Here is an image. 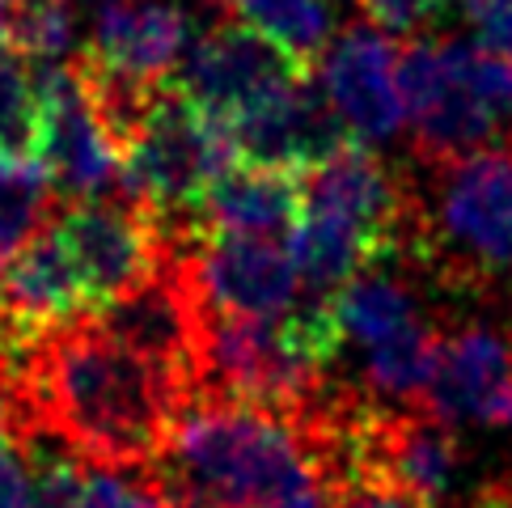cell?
Listing matches in <instances>:
<instances>
[{"instance_id": "obj_1", "label": "cell", "mask_w": 512, "mask_h": 508, "mask_svg": "<svg viewBox=\"0 0 512 508\" xmlns=\"http://www.w3.org/2000/svg\"><path fill=\"white\" fill-rule=\"evenodd\" d=\"M191 386L81 314L34 339L17 377L22 441L56 437L89 466L149 470Z\"/></svg>"}, {"instance_id": "obj_2", "label": "cell", "mask_w": 512, "mask_h": 508, "mask_svg": "<svg viewBox=\"0 0 512 508\" xmlns=\"http://www.w3.org/2000/svg\"><path fill=\"white\" fill-rule=\"evenodd\" d=\"M314 403L276 411L191 394L144 475L170 508H331L343 479Z\"/></svg>"}, {"instance_id": "obj_3", "label": "cell", "mask_w": 512, "mask_h": 508, "mask_svg": "<svg viewBox=\"0 0 512 508\" xmlns=\"http://www.w3.org/2000/svg\"><path fill=\"white\" fill-rule=\"evenodd\" d=\"M402 263L453 297L512 301V144L419 161Z\"/></svg>"}, {"instance_id": "obj_4", "label": "cell", "mask_w": 512, "mask_h": 508, "mask_svg": "<svg viewBox=\"0 0 512 508\" xmlns=\"http://www.w3.org/2000/svg\"><path fill=\"white\" fill-rule=\"evenodd\" d=\"M398 94L411 123L415 161H449L504 144L487 102L470 81L462 39H411L398 47Z\"/></svg>"}, {"instance_id": "obj_5", "label": "cell", "mask_w": 512, "mask_h": 508, "mask_svg": "<svg viewBox=\"0 0 512 508\" xmlns=\"http://www.w3.org/2000/svg\"><path fill=\"white\" fill-rule=\"evenodd\" d=\"M301 212L343 229L369 259H402L411 238V174H398L364 144L301 174Z\"/></svg>"}, {"instance_id": "obj_6", "label": "cell", "mask_w": 512, "mask_h": 508, "mask_svg": "<svg viewBox=\"0 0 512 508\" xmlns=\"http://www.w3.org/2000/svg\"><path fill=\"white\" fill-rule=\"evenodd\" d=\"M39 77V132H34V166L47 174L56 195L106 199L123 187L119 144L89 102L77 60L34 64Z\"/></svg>"}, {"instance_id": "obj_7", "label": "cell", "mask_w": 512, "mask_h": 508, "mask_svg": "<svg viewBox=\"0 0 512 508\" xmlns=\"http://www.w3.org/2000/svg\"><path fill=\"white\" fill-rule=\"evenodd\" d=\"M199 305L216 314H284L301 301V276L280 238L204 229L191 246L174 250Z\"/></svg>"}, {"instance_id": "obj_8", "label": "cell", "mask_w": 512, "mask_h": 508, "mask_svg": "<svg viewBox=\"0 0 512 508\" xmlns=\"http://www.w3.org/2000/svg\"><path fill=\"white\" fill-rule=\"evenodd\" d=\"M297 77H305V68L292 64L267 34H259L242 17H221L182 51L174 85L199 111L229 123L233 115L280 94Z\"/></svg>"}, {"instance_id": "obj_9", "label": "cell", "mask_w": 512, "mask_h": 508, "mask_svg": "<svg viewBox=\"0 0 512 508\" xmlns=\"http://www.w3.org/2000/svg\"><path fill=\"white\" fill-rule=\"evenodd\" d=\"M89 314H94V322L115 343H123L127 352L170 369L174 377H182L191 386L204 305H199L174 250L144 280H136L132 288H123L115 297H106L98 310H89Z\"/></svg>"}, {"instance_id": "obj_10", "label": "cell", "mask_w": 512, "mask_h": 508, "mask_svg": "<svg viewBox=\"0 0 512 508\" xmlns=\"http://www.w3.org/2000/svg\"><path fill=\"white\" fill-rule=\"evenodd\" d=\"M419 403L449 424L512 428V331L479 318L441 326Z\"/></svg>"}, {"instance_id": "obj_11", "label": "cell", "mask_w": 512, "mask_h": 508, "mask_svg": "<svg viewBox=\"0 0 512 508\" xmlns=\"http://www.w3.org/2000/svg\"><path fill=\"white\" fill-rule=\"evenodd\" d=\"M51 225L77 263L89 297H94V310L106 297L144 280L170 254L153 212H144L127 195L77 199L72 208H60L51 216Z\"/></svg>"}, {"instance_id": "obj_12", "label": "cell", "mask_w": 512, "mask_h": 508, "mask_svg": "<svg viewBox=\"0 0 512 508\" xmlns=\"http://www.w3.org/2000/svg\"><path fill=\"white\" fill-rule=\"evenodd\" d=\"M398 51L390 47L386 30L373 22H352L339 39L326 43L314 64L331 111L339 115L352 144H386L402 127V94H398Z\"/></svg>"}, {"instance_id": "obj_13", "label": "cell", "mask_w": 512, "mask_h": 508, "mask_svg": "<svg viewBox=\"0 0 512 508\" xmlns=\"http://www.w3.org/2000/svg\"><path fill=\"white\" fill-rule=\"evenodd\" d=\"M229 140L237 149V161L254 166H280V170H314L326 157H335L343 144H352L343 132L339 115L331 111L314 72H305L280 94L233 115Z\"/></svg>"}, {"instance_id": "obj_14", "label": "cell", "mask_w": 512, "mask_h": 508, "mask_svg": "<svg viewBox=\"0 0 512 508\" xmlns=\"http://www.w3.org/2000/svg\"><path fill=\"white\" fill-rule=\"evenodd\" d=\"M89 310L94 297L51 221L0 267V322H9L13 331L39 339L51 326Z\"/></svg>"}, {"instance_id": "obj_15", "label": "cell", "mask_w": 512, "mask_h": 508, "mask_svg": "<svg viewBox=\"0 0 512 508\" xmlns=\"http://www.w3.org/2000/svg\"><path fill=\"white\" fill-rule=\"evenodd\" d=\"M191 47V17L178 0H111L94 13L85 56L136 81H166Z\"/></svg>"}, {"instance_id": "obj_16", "label": "cell", "mask_w": 512, "mask_h": 508, "mask_svg": "<svg viewBox=\"0 0 512 508\" xmlns=\"http://www.w3.org/2000/svg\"><path fill=\"white\" fill-rule=\"evenodd\" d=\"M301 216V170L233 161L199 199V225L221 233H292Z\"/></svg>"}, {"instance_id": "obj_17", "label": "cell", "mask_w": 512, "mask_h": 508, "mask_svg": "<svg viewBox=\"0 0 512 508\" xmlns=\"http://www.w3.org/2000/svg\"><path fill=\"white\" fill-rule=\"evenodd\" d=\"M233 9L305 72H314L318 56L331 43L335 22L326 0H233Z\"/></svg>"}, {"instance_id": "obj_18", "label": "cell", "mask_w": 512, "mask_h": 508, "mask_svg": "<svg viewBox=\"0 0 512 508\" xmlns=\"http://www.w3.org/2000/svg\"><path fill=\"white\" fill-rule=\"evenodd\" d=\"M77 5L81 0H0V43L34 64L68 60L77 43Z\"/></svg>"}, {"instance_id": "obj_19", "label": "cell", "mask_w": 512, "mask_h": 508, "mask_svg": "<svg viewBox=\"0 0 512 508\" xmlns=\"http://www.w3.org/2000/svg\"><path fill=\"white\" fill-rule=\"evenodd\" d=\"M56 216V191L34 161L0 157V267Z\"/></svg>"}, {"instance_id": "obj_20", "label": "cell", "mask_w": 512, "mask_h": 508, "mask_svg": "<svg viewBox=\"0 0 512 508\" xmlns=\"http://www.w3.org/2000/svg\"><path fill=\"white\" fill-rule=\"evenodd\" d=\"M39 132V77L22 51L0 43V157L34 161Z\"/></svg>"}, {"instance_id": "obj_21", "label": "cell", "mask_w": 512, "mask_h": 508, "mask_svg": "<svg viewBox=\"0 0 512 508\" xmlns=\"http://www.w3.org/2000/svg\"><path fill=\"white\" fill-rule=\"evenodd\" d=\"M72 508H170V504L149 483V475L132 479V470L89 466L81 492H77V504Z\"/></svg>"}, {"instance_id": "obj_22", "label": "cell", "mask_w": 512, "mask_h": 508, "mask_svg": "<svg viewBox=\"0 0 512 508\" xmlns=\"http://www.w3.org/2000/svg\"><path fill=\"white\" fill-rule=\"evenodd\" d=\"M331 508H436V504L424 500L419 492H411V487H402V483L360 475V479H347L339 487Z\"/></svg>"}, {"instance_id": "obj_23", "label": "cell", "mask_w": 512, "mask_h": 508, "mask_svg": "<svg viewBox=\"0 0 512 508\" xmlns=\"http://www.w3.org/2000/svg\"><path fill=\"white\" fill-rule=\"evenodd\" d=\"M474 30V43L512 56V0H457Z\"/></svg>"}, {"instance_id": "obj_24", "label": "cell", "mask_w": 512, "mask_h": 508, "mask_svg": "<svg viewBox=\"0 0 512 508\" xmlns=\"http://www.w3.org/2000/svg\"><path fill=\"white\" fill-rule=\"evenodd\" d=\"M0 508H34V492H30V470L22 449L0 458Z\"/></svg>"}, {"instance_id": "obj_25", "label": "cell", "mask_w": 512, "mask_h": 508, "mask_svg": "<svg viewBox=\"0 0 512 508\" xmlns=\"http://www.w3.org/2000/svg\"><path fill=\"white\" fill-rule=\"evenodd\" d=\"M470 508H512V475L487 483L483 492H479V500H474Z\"/></svg>"}, {"instance_id": "obj_26", "label": "cell", "mask_w": 512, "mask_h": 508, "mask_svg": "<svg viewBox=\"0 0 512 508\" xmlns=\"http://www.w3.org/2000/svg\"><path fill=\"white\" fill-rule=\"evenodd\" d=\"M94 5H98V9H102V5H111V0H94Z\"/></svg>"}]
</instances>
